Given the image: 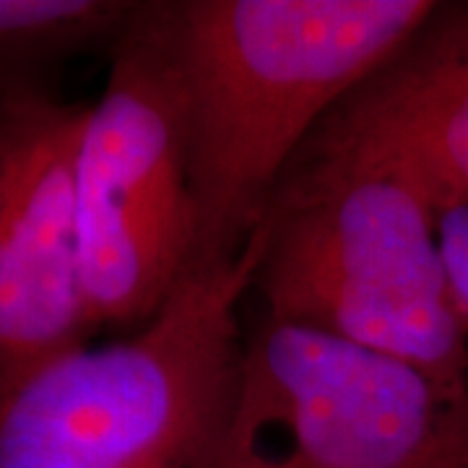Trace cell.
Listing matches in <instances>:
<instances>
[{
	"instance_id": "2",
	"label": "cell",
	"mask_w": 468,
	"mask_h": 468,
	"mask_svg": "<svg viewBox=\"0 0 468 468\" xmlns=\"http://www.w3.org/2000/svg\"><path fill=\"white\" fill-rule=\"evenodd\" d=\"M266 221L229 258L196 263L128 335L68 351L0 406V468H206L242 349L239 310Z\"/></svg>"
},
{
	"instance_id": "5",
	"label": "cell",
	"mask_w": 468,
	"mask_h": 468,
	"mask_svg": "<svg viewBox=\"0 0 468 468\" xmlns=\"http://www.w3.org/2000/svg\"><path fill=\"white\" fill-rule=\"evenodd\" d=\"M81 279L94 328L135 331L196 255L187 107L165 3H138L76 154Z\"/></svg>"
},
{
	"instance_id": "6",
	"label": "cell",
	"mask_w": 468,
	"mask_h": 468,
	"mask_svg": "<svg viewBox=\"0 0 468 468\" xmlns=\"http://www.w3.org/2000/svg\"><path fill=\"white\" fill-rule=\"evenodd\" d=\"M86 112L50 89L0 97V406L34 372L97 334L76 221Z\"/></svg>"
},
{
	"instance_id": "7",
	"label": "cell",
	"mask_w": 468,
	"mask_h": 468,
	"mask_svg": "<svg viewBox=\"0 0 468 468\" xmlns=\"http://www.w3.org/2000/svg\"><path fill=\"white\" fill-rule=\"evenodd\" d=\"M304 146L403 172L435 211L468 203V3H437L411 39L335 104Z\"/></svg>"
},
{
	"instance_id": "1",
	"label": "cell",
	"mask_w": 468,
	"mask_h": 468,
	"mask_svg": "<svg viewBox=\"0 0 468 468\" xmlns=\"http://www.w3.org/2000/svg\"><path fill=\"white\" fill-rule=\"evenodd\" d=\"M432 0H175L196 203L193 266L239 252L338 101L430 18Z\"/></svg>"
},
{
	"instance_id": "8",
	"label": "cell",
	"mask_w": 468,
	"mask_h": 468,
	"mask_svg": "<svg viewBox=\"0 0 468 468\" xmlns=\"http://www.w3.org/2000/svg\"><path fill=\"white\" fill-rule=\"evenodd\" d=\"M138 3L0 0V97L48 89L45 76L89 52H112Z\"/></svg>"
},
{
	"instance_id": "3",
	"label": "cell",
	"mask_w": 468,
	"mask_h": 468,
	"mask_svg": "<svg viewBox=\"0 0 468 468\" xmlns=\"http://www.w3.org/2000/svg\"><path fill=\"white\" fill-rule=\"evenodd\" d=\"M252 289L268 318L468 385V328L452 304L435 206L390 165L302 146L268 206Z\"/></svg>"
},
{
	"instance_id": "9",
	"label": "cell",
	"mask_w": 468,
	"mask_h": 468,
	"mask_svg": "<svg viewBox=\"0 0 468 468\" xmlns=\"http://www.w3.org/2000/svg\"><path fill=\"white\" fill-rule=\"evenodd\" d=\"M437 239L458 315L468 328V203L437 214Z\"/></svg>"
},
{
	"instance_id": "4",
	"label": "cell",
	"mask_w": 468,
	"mask_h": 468,
	"mask_svg": "<svg viewBox=\"0 0 468 468\" xmlns=\"http://www.w3.org/2000/svg\"><path fill=\"white\" fill-rule=\"evenodd\" d=\"M206 468H468V385L263 315Z\"/></svg>"
}]
</instances>
